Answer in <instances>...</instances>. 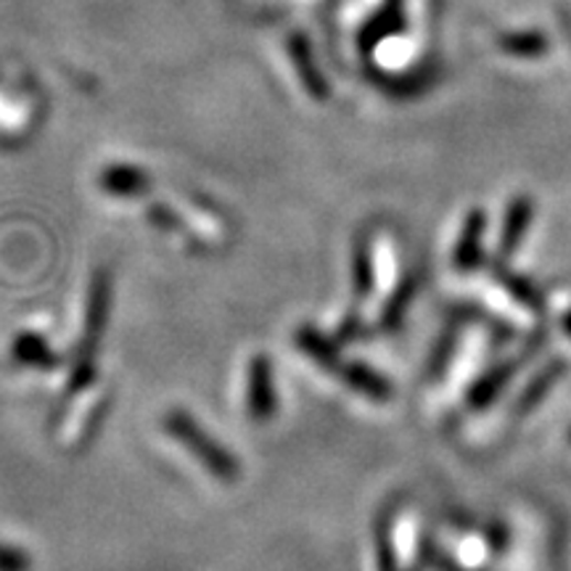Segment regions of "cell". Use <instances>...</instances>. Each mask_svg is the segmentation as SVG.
<instances>
[{"mask_svg":"<svg viewBox=\"0 0 571 571\" xmlns=\"http://www.w3.org/2000/svg\"><path fill=\"white\" fill-rule=\"evenodd\" d=\"M164 429H168L185 450H191V453L202 461V466L207 468L209 474H215L217 480L223 482L236 480L238 461L215 440V437H209L207 431L198 427L194 416L183 413V410H172L170 416H164Z\"/></svg>","mask_w":571,"mask_h":571,"instance_id":"6da1fadb","label":"cell"},{"mask_svg":"<svg viewBox=\"0 0 571 571\" xmlns=\"http://www.w3.org/2000/svg\"><path fill=\"white\" fill-rule=\"evenodd\" d=\"M247 402H249V416L255 418V421H268V418H273L278 408L273 365H270V360L265 355L251 357L249 363Z\"/></svg>","mask_w":571,"mask_h":571,"instance_id":"7a4b0ae2","label":"cell"},{"mask_svg":"<svg viewBox=\"0 0 571 571\" xmlns=\"http://www.w3.org/2000/svg\"><path fill=\"white\" fill-rule=\"evenodd\" d=\"M109 302H111V281L109 273H96L90 283V299H88V317H85V338L83 352H79L77 363H93V349H96L98 336H101L106 317H109Z\"/></svg>","mask_w":571,"mask_h":571,"instance_id":"3957f363","label":"cell"},{"mask_svg":"<svg viewBox=\"0 0 571 571\" xmlns=\"http://www.w3.org/2000/svg\"><path fill=\"white\" fill-rule=\"evenodd\" d=\"M342 378L347 387L360 391V395H365V397H370V400H387V397L391 395L387 378L378 376L376 370L368 368V365L344 363Z\"/></svg>","mask_w":571,"mask_h":571,"instance_id":"277c9868","label":"cell"},{"mask_svg":"<svg viewBox=\"0 0 571 571\" xmlns=\"http://www.w3.org/2000/svg\"><path fill=\"white\" fill-rule=\"evenodd\" d=\"M297 342H299V347L308 352V355L317 365H323L325 370H331V374H336V376L342 374L344 360H342V355H338L336 344L331 342V338L321 336L317 331H312V328H302V331H299Z\"/></svg>","mask_w":571,"mask_h":571,"instance_id":"5b68a950","label":"cell"},{"mask_svg":"<svg viewBox=\"0 0 571 571\" xmlns=\"http://www.w3.org/2000/svg\"><path fill=\"white\" fill-rule=\"evenodd\" d=\"M101 185L115 196H138L149 185V177L136 168H111L101 175Z\"/></svg>","mask_w":571,"mask_h":571,"instance_id":"8992f818","label":"cell"},{"mask_svg":"<svg viewBox=\"0 0 571 571\" xmlns=\"http://www.w3.org/2000/svg\"><path fill=\"white\" fill-rule=\"evenodd\" d=\"M482 228H484L482 215L480 212H474V215L466 220V225H463V236H461V241H457V249H455L457 268H474L476 260H480Z\"/></svg>","mask_w":571,"mask_h":571,"instance_id":"52a82bcc","label":"cell"},{"mask_svg":"<svg viewBox=\"0 0 571 571\" xmlns=\"http://www.w3.org/2000/svg\"><path fill=\"white\" fill-rule=\"evenodd\" d=\"M13 357H17L19 363L37 365V368H51V365H56V357L51 355V349L45 347L43 338L37 336H19L17 344H13Z\"/></svg>","mask_w":571,"mask_h":571,"instance_id":"ba28073f","label":"cell"},{"mask_svg":"<svg viewBox=\"0 0 571 571\" xmlns=\"http://www.w3.org/2000/svg\"><path fill=\"white\" fill-rule=\"evenodd\" d=\"M529 217H532V209H529L524 202H516L514 209L508 212L506 228H503V251H506V249L510 251L516 247V244H519L521 230H524V225L529 223Z\"/></svg>","mask_w":571,"mask_h":571,"instance_id":"9c48e42d","label":"cell"},{"mask_svg":"<svg viewBox=\"0 0 571 571\" xmlns=\"http://www.w3.org/2000/svg\"><path fill=\"white\" fill-rule=\"evenodd\" d=\"M0 571H30V559L22 550L0 546Z\"/></svg>","mask_w":571,"mask_h":571,"instance_id":"30bf717a","label":"cell"}]
</instances>
